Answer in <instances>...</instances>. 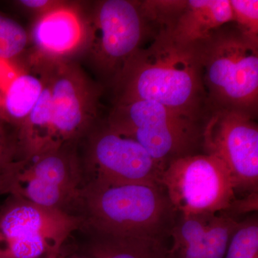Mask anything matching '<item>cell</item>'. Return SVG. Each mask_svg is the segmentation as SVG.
I'll list each match as a JSON object with an SVG mask.
<instances>
[{
  "mask_svg": "<svg viewBox=\"0 0 258 258\" xmlns=\"http://www.w3.org/2000/svg\"><path fill=\"white\" fill-rule=\"evenodd\" d=\"M112 83L114 104L156 101L195 121L208 103L198 46L176 41L165 27L134 52Z\"/></svg>",
  "mask_w": 258,
  "mask_h": 258,
  "instance_id": "cell-1",
  "label": "cell"
},
{
  "mask_svg": "<svg viewBox=\"0 0 258 258\" xmlns=\"http://www.w3.org/2000/svg\"><path fill=\"white\" fill-rule=\"evenodd\" d=\"M90 235L167 241L178 214L161 184H86L80 197Z\"/></svg>",
  "mask_w": 258,
  "mask_h": 258,
  "instance_id": "cell-2",
  "label": "cell"
},
{
  "mask_svg": "<svg viewBox=\"0 0 258 258\" xmlns=\"http://www.w3.org/2000/svg\"><path fill=\"white\" fill-rule=\"evenodd\" d=\"M227 25L196 44L208 101L213 110H234L254 118L258 103V43L237 27Z\"/></svg>",
  "mask_w": 258,
  "mask_h": 258,
  "instance_id": "cell-3",
  "label": "cell"
},
{
  "mask_svg": "<svg viewBox=\"0 0 258 258\" xmlns=\"http://www.w3.org/2000/svg\"><path fill=\"white\" fill-rule=\"evenodd\" d=\"M106 123L140 144L164 169L171 161L198 154L203 148L204 125L158 102L114 104Z\"/></svg>",
  "mask_w": 258,
  "mask_h": 258,
  "instance_id": "cell-4",
  "label": "cell"
},
{
  "mask_svg": "<svg viewBox=\"0 0 258 258\" xmlns=\"http://www.w3.org/2000/svg\"><path fill=\"white\" fill-rule=\"evenodd\" d=\"M76 143L17 159L0 175V192L45 208L66 210L79 205L82 186Z\"/></svg>",
  "mask_w": 258,
  "mask_h": 258,
  "instance_id": "cell-5",
  "label": "cell"
},
{
  "mask_svg": "<svg viewBox=\"0 0 258 258\" xmlns=\"http://www.w3.org/2000/svg\"><path fill=\"white\" fill-rule=\"evenodd\" d=\"M0 212V258H55L83 225L79 215L11 196Z\"/></svg>",
  "mask_w": 258,
  "mask_h": 258,
  "instance_id": "cell-6",
  "label": "cell"
},
{
  "mask_svg": "<svg viewBox=\"0 0 258 258\" xmlns=\"http://www.w3.org/2000/svg\"><path fill=\"white\" fill-rule=\"evenodd\" d=\"M160 184L181 216L209 219L225 211L237 198L225 163L205 153L171 161Z\"/></svg>",
  "mask_w": 258,
  "mask_h": 258,
  "instance_id": "cell-7",
  "label": "cell"
},
{
  "mask_svg": "<svg viewBox=\"0 0 258 258\" xmlns=\"http://www.w3.org/2000/svg\"><path fill=\"white\" fill-rule=\"evenodd\" d=\"M90 37L84 57L111 83L136 50L150 26L140 2L101 0L88 4Z\"/></svg>",
  "mask_w": 258,
  "mask_h": 258,
  "instance_id": "cell-8",
  "label": "cell"
},
{
  "mask_svg": "<svg viewBox=\"0 0 258 258\" xmlns=\"http://www.w3.org/2000/svg\"><path fill=\"white\" fill-rule=\"evenodd\" d=\"M85 137L81 159L84 184H161L164 168L136 141L117 133L106 123L95 125Z\"/></svg>",
  "mask_w": 258,
  "mask_h": 258,
  "instance_id": "cell-9",
  "label": "cell"
},
{
  "mask_svg": "<svg viewBox=\"0 0 258 258\" xmlns=\"http://www.w3.org/2000/svg\"><path fill=\"white\" fill-rule=\"evenodd\" d=\"M34 64L42 70L50 86L56 146L77 143L96 125L101 88L76 61Z\"/></svg>",
  "mask_w": 258,
  "mask_h": 258,
  "instance_id": "cell-10",
  "label": "cell"
},
{
  "mask_svg": "<svg viewBox=\"0 0 258 258\" xmlns=\"http://www.w3.org/2000/svg\"><path fill=\"white\" fill-rule=\"evenodd\" d=\"M252 115L234 110H213L205 122L203 149L223 161L235 195L258 192V125Z\"/></svg>",
  "mask_w": 258,
  "mask_h": 258,
  "instance_id": "cell-11",
  "label": "cell"
},
{
  "mask_svg": "<svg viewBox=\"0 0 258 258\" xmlns=\"http://www.w3.org/2000/svg\"><path fill=\"white\" fill-rule=\"evenodd\" d=\"M88 4L60 1L35 16L28 31L32 46L29 60L54 63L76 61L84 56L90 37Z\"/></svg>",
  "mask_w": 258,
  "mask_h": 258,
  "instance_id": "cell-12",
  "label": "cell"
},
{
  "mask_svg": "<svg viewBox=\"0 0 258 258\" xmlns=\"http://www.w3.org/2000/svg\"><path fill=\"white\" fill-rule=\"evenodd\" d=\"M232 22L230 0H189L165 28L176 41L195 45Z\"/></svg>",
  "mask_w": 258,
  "mask_h": 258,
  "instance_id": "cell-13",
  "label": "cell"
},
{
  "mask_svg": "<svg viewBox=\"0 0 258 258\" xmlns=\"http://www.w3.org/2000/svg\"><path fill=\"white\" fill-rule=\"evenodd\" d=\"M35 68L42 74L44 87L41 96L22 124L15 129L18 159L42 154L58 149L54 139L50 86L45 74L37 66Z\"/></svg>",
  "mask_w": 258,
  "mask_h": 258,
  "instance_id": "cell-14",
  "label": "cell"
},
{
  "mask_svg": "<svg viewBox=\"0 0 258 258\" xmlns=\"http://www.w3.org/2000/svg\"><path fill=\"white\" fill-rule=\"evenodd\" d=\"M83 254L89 258H169L165 241L97 235H90Z\"/></svg>",
  "mask_w": 258,
  "mask_h": 258,
  "instance_id": "cell-15",
  "label": "cell"
},
{
  "mask_svg": "<svg viewBox=\"0 0 258 258\" xmlns=\"http://www.w3.org/2000/svg\"><path fill=\"white\" fill-rule=\"evenodd\" d=\"M209 219L178 215L169 235V258H205V228Z\"/></svg>",
  "mask_w": 258,
  "mask_h": 258,
  "instance_id": "cell-16",
  "label": "cell"
},
{
  "mask_svg": "<svg viewBox=\"0 0 258 258\" xmlns=\"http://www.w3.org/2000/svg\"><path fill=\"white\" fill-rule=\"evenodd\" d=\"M239 222L222 213L210 217L205 228V258L225 257L231 237Z\"/></svg>",
  "mask_w": 258,
  "mask_h": 258,
  "instance_id": "cell-17",
  "label": "cell"
},
{
  "mask_svg": "<svg viewBox=\"0 0 258 258\" xmlns=\"http://www.w3.org/2000/svg\"><path fill=\"white\" fill-rule=\"evenodd\" d=\"M29 44L28 30L14 19L0 13V61H15Z\"/></svg>",
  "mask_w": 258,
  "mask_h": 258,
  "instance_id": "cell-18",
  "label": "cell"
},
{
  "mask_svg": "<svg viewBox=\"0 0 258 258\" xmlns=\"http://www.w3.org/2000/svg\"><path fill=\"white\" fill-rule=\"evenodd\" d=\"M224 258H258L257 212L239 222Z\"/></svg>",
  "mask_w": 258,
  "mask_h": 258,
  "instance_id": "cell-19",
  "label": "cell"
},
{
  "mask_svg": "<svg viewBox=\"0 0 258 258\" xmlns=\"http://www.w3.org/2000/svg\"><path fill=\"white\" fill-rule=\"evenodd\" d=\"M235 26L249 40L258 43L257 0H230Z\"/></svg>",
  "mask_w": 258,
  "mask_h": 258,
  "instance_id": "cell-20",
  "label": "cell"
},
{
  "mask_svg": "<svg viewBox=\"0 0 258 258\" xmlns=\"http://www.w3.org/2000/svg\"><path fill=\"white\" fill-rule=\"evenodd\" d=\"M18 159L15 129L0 120V175Z\"/></svg>",
  "mask_w": 258,
  "mask_h": 258,
  "instance_id": "cell-21",
  "label": "cell"
},
{
  "mask_svg": "<svg viewBox=\"0 0 258 258\" xmlns=\"http://www.w3.org/2000/svg\"><path fill=\"white\" fill-rule=\"evenodd\" d=\"M257 210L258 192H255L249 194L241 198H236L230 204V207L220 213L239 221L237 217L251 214L252 212H257Z\"/></svg>",
  "mask_w": 258,
  "mask_h": 258,
  "instance_id": "cell-22",
  "label": "cell"
},
{
  "mask_svg": "<svg viewBox=\"0 0 258 258\" xmlns=\"http://www.w3.org/2000/svg\"><path fill=\"white\" fill-rule=\"evenodd\" d=\"M60 3L58 0H20L15 2L21 9L35 15V17L46 13Z\"/></svg>",
  "mask_w": 258,
  "mask_h": 258,
  "instance_id": "cell-23",
  "label": "cell"
},
{
  "mask_svg": "<svg viewBox=\"0 0 258 258\" xmlns=\"http://www.w3.org/2000/svg\"><path fill=\"white\" fill-rule=\"evenodd\" d=\"M64 254V258H89L86 255V254Z\"/></svg>",
  "mask_w": 258,
  "mask_h": 258,
  "instance_id": "cell-24",
  "label": "cell"
},
{
  "mask_svg": "<svg viewBox=\"0 0 258 258\" xmlns=\"http://www.w3.org/2000/svg\"><path fill=\"white\" fill-rule=\"evenodd\" d=\"M55 258H64V254L63 252H62V251H61V252H60V253H59L58 255H57V257H56Z\"/></svg>",
  "mask_w": 258,
  "mask_h": 258,
  "instance_id": "cell-25",
  "label": "cell"
}]
</instances>
